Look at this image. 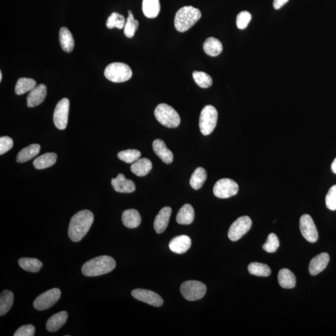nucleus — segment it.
<instances>
[{"label": "nucleus", "mask_w": 336, "mask_h": 336, "mask_svg": "<svg viewBox=\"0 0 336 336\" xmlns=\"http://www.w3.org/2000/svg\"><path fill=\"white\" fill-rule=\"evenodd\" d=\"M70 106V100L66 98H62L56 105L53 120L58 130H64L68 126Z\"/></svg>", "instance_id": "9b49d317"}, {"label": "nucleus", "mask_w": 336, "mask_h": 336, "mask_svg": "<svg viewBox=\"0 0 336 336\" xmlns=\"http://www.w3.org/2000/svg\"><path fill=\"white\" fill-rule=\"evenodd\" d=\"M326 205L328 210H336V185L330 188L326 196Z\"/></svg>", "instance_id": "a19ab883"}, {"label": "nucleus", "mask_w": 336, "mask_h": 336, "mask_svg": "<svg viewBox=\"0 0 336 336\" xmlns=\"http://www.w3.org/2000/svg\"><path fill=\"white\" fill-rule=\"evenodd\" d=\"M218 113L214 106H206L201 111L200 118V128L204 136H208L215 129L217 124Z\"/></svg>", "instance_id": "423d86ee"}, {"label": "nucleus", "mask_w": 336, "mask_h": 336, "mask_svg": "<svg viewBox=\"0 0 336 336\" xmlns=\"http://www.w3.org/2000/svg\"><path fill=\"white\" fill-rule=\"evenodd\" d=\"M40 146L38 144H32L22 149L18 154L16 162L20 164L30 161L40 154Z\"/></svg>", "instance_id": "b1692460"}, {"label": "nucleus", "mask_w": 336, "mask_h": 336, "mask_svg": "<svg viewBox=\"0 0 336 336\" xmlns=\"http://www.w3.org/2000/svg\"><path fill=\"white\" fill-rule=\"evenodd\" d=\"M154 116L160 124L168 128H176L180 126V114L174 108L166 104H161L154 110Z\"/></svg>", "instance_id": "20e7f679"}, {"label": "nucleus", "mask_w": 336, "mask_h": 336, "mask_svg": "<svg viewBox=\"0 0 336 336\" xmlns=\"http://www.w3.org/2000/svg\"><path fill=\"white\" fill-rule=\"evenodd\" d=\"M251 19L252 15L250 12L246 11L240 12L236 16V26L240 30L246 29L251 21Z\"/></svg>", "instance_id": "ea45409f"}, {"label": "nucleus", "mask_w": 336, "mask_h": 336, "mask_svg": "<svg viewBox=\"0 0 336 336\" xmlns=\"http://www.w3.org/2000/svg\"><path fill=\"white\" fill-rule=\"evenodd\" d=\"M122 222L127 228H138L142 222V218L138 210L131 208L124 210L122 214Z\"/></svg>", "instance_id": "aec40b11"}, {"label": "nucleus", "mask_w": 336, "mask_h": 336, "mask_svg": "<svg viewBox=\"0 0 336 336\" xmlns=\"http://www.w3.org/2000/svg\"><path fill=\"white\" fill-rule=\"evenodd\" d=\"M131 68L126 64L114 62L106 66L104 75L108 80L114 83L126 82L132 77Z\"/></svg>", "instance_id": "39448f33"}, {"label": "nucleus", "mask_w": 336, "mask_h": 336, "mask_svg": "<svg viewBox=\"0 0 336 336\" xmlns=\"http://www.w3.org/2000/svg\"><path fill=\"white\" fill-rule=\"evenodd\" d=\"M116 266V262L112 257L103 256L86 262L82 267V272L86 276H98L110 273Z\"/></svg>", "instance_id": "f03ea898"}, {"label": "nucleus", "mask_w": 336, "mask_h": 336, "mask_svg": "<svg viewBox=\"0 0 336 336\" xmlns=\"http://www.w3.org/2000/svg\"><path fill=\"white\" fill-rule=\"evenodd\" d=\"M47 96V88L44 84H40L36 86L27 96L28 108H33L40 106L45 100Z\"/></svg>", "instance_id": "4468645a"}, {"label": "nucleus", "mask_w": 336, "mask_h": 336, "mask_svg": "<svg viewBox=\"0 0 336 336\" xmlns=\"http://www.w3.org/2000/svg\"><path fill=\"white\" fill-rule=\"evenodd\" d=\"M300 228L302 236L309 242L314 243L318 239V232L314 221L310 215L304 214L300 218Z\"/></svg>", "instance_id": "f8f14e48"}, {"label": "nucleus", "mask_w": 336, "mask_h": 336, "mask_svg": "<svg viewBox=\"0 0 336 336\" xmlns=\"http://www.w3.org/2000/svg\"><path fill=\"white\" fill-rule=\"evenodd\" d=\"M203 49L206 54L216 57L222 52L223 46L220 40L215 38L210 37L205 40Z\"/></svg>", "instance_id": "393cba45"}, {"label": "nucleus", "mask_w": 336, "mask_h": 336, "mask_svg": "<svg viewBox=\"0 0 336 336\" xmlns=\"http://www.w3.org/2000/svg\"><path fill=\"white\" fill-rule=\"evenodd\" d=\"M35 327L32 324L22 326L14 332V336H33L35 334Z\"/></svg>", "instance_id": "37998d69"}, {"label": "nucleus", "mask_w": 336, "mask_h": 336, "mask_svg": "<svg viewBox=\"0 0 336 336\" xmlns=\"http://www.w3.org/2000/svg\"><path fill=\"white\" fill-rule=\"evenodd\" d=\"M160 8V0H142V12L148 18H154L158 16Z\"/></svg>", "instance_id": "c85d7f7f"}, {"label": "nucleus", "mask_w": 336, "mask_h": 336, "mask_svg": "<svg viewBox=\"0 0 336 336\" xmlns=\"http://www.w3.org/2000/svg\"><path fill=\"white\" fill-rule=\"evenodd\" d=\"M238 185L234 180L224 178L218 180L214 186L213 192L216 197L226 198L238 194Z\"/></svg>", "instance_id": "6e6552de"}, {"label": "nucleus", "mask_w": 336, "mask_h": 336, "mask_svg": "<svg viewBox=\"0 0 336 336\" xmlns=\"http://www.w3.org/2000/svg\"><path fill=\"white\" fill-rule=\"evenodd\" d=\"M249 273L252 276L266 277L270 276L271 269L266 264L253 262L248 266Z\"/></svg>", "instance_id": "72a5a7b5"}, {"label": "nucleus", "mask_w": 336, "mask_h": 336, "mask_svg": "<svg viewBox=\"0 0 336 336\" xmlns=\"http://www.w3.org/2000/svg\"><path fill=\"white\" fill-rule=\"evenodd\" d=\"M194 220V210L192 205L186 204L180 208L176 216V221L182 225H189Z\"/></svg>", "instance_id": "5701e85b"}, {"label": "nucleus", "mask_w": 336, "mask_h": 336, "mask_svg": "<svg viewBox=\"0 0 336 336\" xmlns=\"http://www.w3.org/2000/svg\"><path fill=\"white\" fill-rule=\"evenodd\" d=\"M195 82L201 88H207L212 85V78L208 74L200 71H194L192 73Z\"/></svg>", "instance_id": "e433bc0d"}, {"label": "nucleus", "mask_w": 336, "mask_h": 336, "mask_svg": "<svg viewBox=\"0 0 336 336\" xmlns=\"http://www.w3.org/2000/svg\"><path fill=\"white\" fill-rule=\"evenodd\" d=\"M152 149L155 154L162 160L164 164H172L174 160V156L172 151L168 148L165 142L162 140L156 139L152 142Z\"/></svg>", "instance_id": "f3484780"}, {"label": "nucleus", "mask_w": 336, "mask_h": 336, "mask_svg": "<svg viewBox=\"0 0 336 336\" xmlns=\"http://www.w3.org/2000/svg\"><path fill=\"white\" fill-rule=\"evenodd\" d=\"M112 186L116 192L121 193H132L136 190V186L132 180L126 179L123 174H119L112 180Z\"/></svg>", "instance_id": "2eb2a0df"}, {"label": "nucleus", "mask_w": 336, "mask_h": 336, "mask_svg": "<svg viewBox=\"0 0 336 336\" xmlns=\"http://www.w3.org/2000/svg\"><path fill=\"white\" fill-rule=\"evenodd\" d=\"M36 86V82L32 78H19L15 86V93L17 95H22L30 92Z\"/></svg>", "instance_id": "473e14b6"}, {"label": "nucleus", "mask_w": 336, "mask_h": 336, "mask_svg": "<svg viewBox=\"0 0 336 336\" xmlns=\"http://www.w3.org/2000/svg\"><path fill=\"white\" fill-rule=\"evenodd\" d=\"M139 22L134 20L133 14L129 10L128 16L127 18L126 26L124 27V34L127 38H132L134 36L136 30H138Z\"/></svg>", "instance_id": "f704fd0d"}, {"label": "nucleus", "mask_w": 336, "mask_h": 336, "mask_svg": "<svg viewBox=\"0 0 336 336\" xmlns=\"http://www.w3.org/2000/svg\"><path fill=\"white\" fill-rule=\"evenodd\" d=\"M152 168V162L149 159L144 158L134 162L131 166L132 172L140 177L144 176L151 172Z\"/></svg>", "instance_id": "4be33fe9"}, {"label": "nucleus", "mask_w": 336, "mask_h": 336, "mask_svg": "<svg viewBox=\"0 0 336 336\" xmlns=\"http://www.w3.org/2000/svg\"><path fill=\"white\" fill-rule=\"evenodd\" d=\"M14 146V141L9 136H2L0 138V154H6Z\"/></svg>", "instance_id": "79ce46f5"}, {"label": "nucleus", "mask_w": 336, "mask_h": 336, "mask_svg": "<svg viewBox=\"0 0 336 336\" xmlns=\"http://www.w3.org/2000/svg\"><path fill=\"white\" fill-rule=\"evenodd\" d=\"M18 264L22 270L30 273H38L43 266L42 262L34 258H21Z\"/></svg>", "instance_id": "c756f323"}, {"label": "nucleus", "mask_w": 336, "mask_h": 336, "mask_svg": "<svg viewBox=\"0 0 336 336\" xmlns=\"http://www.w3.org/2000/svg\"><path fill=\"white\" fill-rule=\"evenodd\" d=\"M132 296L137 300L155 307L162 306L164 300L158 294L148 290L136 289L132 292Z\"/></svg>", "instance_id": "ddd939ff"}, {"label": "nucleus", "mask_w": 336, "mask_h": 336, "mask_svg": "<svg viewBox=\"0 0 336 336\" xmlns=\"http://www.w3.org/2000/svg\"><path fill=\"white\" fill-rule=\"evenodd\" d=\"M58 156L55 152H47L42 155L33 162L36 169L44 170L53 166L57 161Z\"/></svg>", "instance_id": "bb28decb"}, {"label": "nucleus", "mask_w": 336, "mask_h": 336, "mask_svg": "<svg viewBox=\"0 0 336 336\" xmlns=\"http://www.w3.org/2000/svg\"><path fill=\"white\" fill-rule=\"evenodd\" d=\"M126 20L123 15L114 12H112L110 16L108 17L106 22V26L108 29L116 28L119 30H122L126 26Z\"/></svg>", "instance_id": "c9c22d12"}, {"label": "nucleus", "mask_w": 336, "mask_h": 336, "mask_svg": "<svg viewBox=\"0 0 336 336\" xmlns=\"http://www.w3.org/2000/svg\"><path fill=\"white\" fill-rule=\"evenodd\" d=\"M60 42L61 48L66 52L70 53L74 48V40L72 34L67 28L62 27L60 32Z\"/></svg>", "instance_id": "a878e982"}, {"label": "nucleus", "mask_w": 336, "mask_h": 336, "mask_svg": "<svg viewBox=\"0 0 336 336\" xmlns=\"http://www.w3.org/2000/svg\"><path fill=\"white\" fill-rule=\"evenodd\" d=\"M60 295L61 292L60 289H50L38 296L33 302V305L35 309L38 310L50 309L60 300Z\"/></svg>", "instance_id": "9d476101"}, {"label": "nucleus", "mask_w": 336, "mask_h": 336, "mask_svg": "<svg viewBox=\"0 0 336 336\" xmlns=\"http://www.w3.org/2000/svg\"><path fill=\"white\" fill-rule=\"evenodd\" d=\"M201 18L200 10L192 6L180 8L176 14L174 26L178 32H184L194 26Z\"/></svg>", "instance_id": "7ed1b4c3"}, {"label": "nucleus", "mask_w": 336, "mask_h": 336, "mask_svg": "<svg viewBox=\"0 0 336 336\" xmlns=\"http://www.w3.org/2000/svg\"><path fill=\"white\" fill-rule=\"evenodd\" d=\"M280 246L279 239L276 234L272 233L270 234L267 238L266 244L263 246V248L264 251L268 253H274L277 250Z\"/></svg>", "instance_id": "58836bf2"}, {"label": "nucleus", "mask_w": 336, "mask_h": 336, "mask_svg": "<svg viewBox=\"0 0 336 336\" xmlns=\"http://www.w3.org/2000/svg\"><path fill=\"white\" fill-rule=\"evenodd\" d=\"M252 225V220L248 216H242L238 218L229 228V239L234 242L238 240L250 230Z\"/></svg>", "instance_id": "1a4fd4ad"}, {"label": "nucleus", "mask_w": 336, "mask_h": 336, "mask_svg": "<svg viewBox=\"0 0 336 336\" xmlns=\"http://www.w3.org/2000/svg\"><path fill=\"white\" fill-rule=\"evenodd\" d=\"M68 318V312H58L52 315L49 318L46 323V329L48 332H54L65 324Z\"/></svg>", "instance_id": "412c9836"}, {"label": "nucleus", "mask_w": 336, "mask_h": 336, "mask_svg": "<svg viewBox=\"0 0 336 336\" xmlns=\"http://www.w3.org/2000/svg\"><path fill=\"white\" fill-rule=\"evenodd\" d=\"M14 294L9 290H4L0 295V315L6 314L14 304Z\"/></svg>", "instance_id": "2f4dec72"}, {"label": "nucleus", "mask_w": 336, "mask_h": 336, "mask_svg": "<svg viewBox=\"0 0 336 336\" xmlns=\"http://www.w3.org/2000/svg\"><path fill=\"white\" fill-rule=\"evenodd\" d=\"M172 210L170 207L162 208L154 221V228L158 234L164 232L170 222Z\"/></svg>", "instance_id": "6ab92c4d"}, {"label": "nucleus", "mask_w": 336, "mask_h": 336, "mask_svg": "<svg viewBox=\"0 0 336 336\" xmlns=\"http://www.w3.org/2000/svg\"><path fill=\"white\" fill-rule=\"evenodd\" d=\"M208 174L205 169L198 167L192 173L190 179V185L193 189L198 190L202 188L204 183L207 180Z\"/></svg>", "instance_id": "7c9ffc66"}, {"label": "nucleus", "mask_w": 336, "mask_h": 336, "mask_svg": "<svg viewBox=\"0 0 336 336\" xmlns=\"http://www.w3.org/2000/svg\"><path fill=\"white\" fill-rule=\"evenodd\" d=\"M278 280L280 286L285 289L294 288L296 285V277L288 269L280 270Z\"/></svg>", "instance_id": "cd10ccee"}, {"label": "nucleus", "mask_w": 336, "mask_h": 336, "mask_svg": "<svg viewBox=\"0 0 336 336\" xmlns=\"http://www.w3.org/2000/svg\"><path fill=\"white\" fill-rule=\"evenodd\" d=\"M93 213L88 210H81L71 218L68 235L74 242H80L88 234L94 222Z\"/></svg>", "instance_id": "f257e3e1"}, {"label": "nucleus", "mask_w": 336, "mask_h": 336, "mask_svg": "<svg viewBox=\"0 0 336 336\" xmlns=\"http://www.w3.org/2000/svg\"><path fill=\"white\" fill-rule=\"evenodd\" d=\"M332 172L336 174V158L332 164Z\"/></svg>", "instance_id": "a18cd8bd"}, {"label": "nucleus", "mask_w": 336, "mask_h": 336, "mask_svg": "<svg viewBox=\"0 0 336 336\" xmlns=\"http://www.w3.org/2000/svg\"><path fill=\"white\" fill-rule=\"evenodd\" d=\"M140 156L141 152L138 150L134 149L124 150L118 154V158L128 164H134L140 159Z\"/></svg>", "instance_id": "4c0bfd02"}, {"label": "nucleus", "mask_w": 336, "mask_h": 336, "mask_svg": "<svg viewBox=\"0 0 336 336\" xmlns=\"http://www.w3.org/2000/svg\"><path fill=\"white\" fill-rule=\"evenodd\" d=\"M180 292L188 301L194 302L202 299L205 296L207 288L202 282L190 280L180 286Z\"/></svg>", "instance_id": "0eeeda50"}, {"label": "nucleus", "mask_w": 336, "mask_h": 336, "mask_svg": "<svg viewBox=\"0 0 336 336\" xmlns=\"http://www.w3.org/2000/svg\"><path fill=\"white\" fill-rule=\"evenodd\" d=\"M192 246V240L190 236L182 235L176 236L170 241L169 248L175 254L186 253Z\"/></svg>", "instance_id": "dca6fc26"}, {"label": "nucleus", "mask_w": 336, "mask_h": 336, "mask_svg": "<svg viewBox=\"0 0 336 336\" xmlns=\"http://www.w3.org/2000/svg\"><path fill=\"white\" fill-rule=\"evenodd\" d=\"M330 262V256L327 253H322L318 254L312 260L309 266L310 274L312 276L324 270L326 268Z\"/></svg>", "instance_id": "a211bd4d"}, {"label": "nucleus", "mask_w": 336, "mask_h": 336, "mask_svg": "<svg viewBox=\"0 0 336 336\" xmlns=\"http://www.w3.org/2000/svg\"><path fill=\"white\" fill-rule=\"evenodd\" d=\"M289 0H274V7L276 10H279L286 4Z\"/></svg>", "instance_id": "c03bdc74"}, {"label": "nucleus", "mask_w": 336, "mask_h": 336, "mask_svg": "<svg viewBox=\"0 0 336 336\" xmlns=\"http://www.w3.org/2000/svg\"><path fill=\"white\" fill-rule=\"evenodd\" d=\"M2 71H0V82H2Z\"/></svg>", "instance_id": "49530a36"}]
</instances>
